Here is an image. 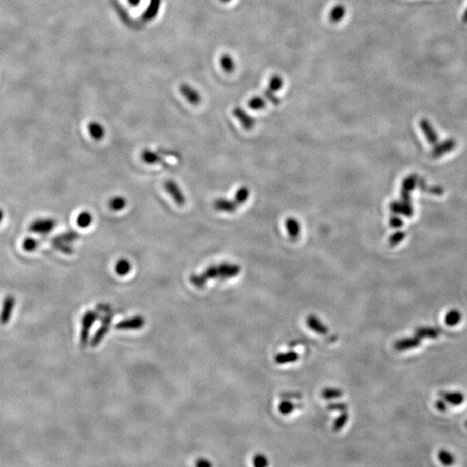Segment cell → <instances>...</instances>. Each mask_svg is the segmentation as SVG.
Returning <instances> with one entry per match:
<instances>
[{"label":"cell","instance_id":"ac0fdd59","mask_svg":"<svg viewBox=\"0 0 467 467\" xmlns=\"http://www.w3.org/2000/svg\"><path fill=\"white\" fill-rule=\"evenodd\" d=\"M440 330L434 327H421L416 329L415 335H417L421 339H437L440 336Z\"/></svg>","mask_w":467,"mask_h":467},{"label":"cell","instance_id":"4dcf8cb0","mask_svg":"<svg viewBox=\"0 0 467 467\" xmlns=\"http://www.w3.org/2000/svg\"><path fill=\"white\" fill-rule=\"evenodd\" d=\"M52 245L55 249H58L63 254H71L74 251V249L70 246V244L63 242V241H61V240H58L55 238L52 240Z\"/></svg>","mask_w":467,"mask_h":467},{"label":"cell","instance_id":"4316f807","mask_svg":"<svg viewBox=\"0 0 467 467\" xmlns=\"http://www.w3.org/2000/svg\"><path fill=\"white\" fill-rule=\"evenodd\" d=\"M55 238L58 239V240H61V241H63V242H65V244H71L72 242H74L79 238V234L77 231H74V230H69V231L61 234V235H57Z\"/></svg>","mask_w":467,"mask_h":467},{"label":"cell","instance_id":"8992f818","mask_svg":"<svg viewBox=\"0 0 467 467\" xmlns=\"http://www.w3.org/2000/svg\"><path fill=\"white\" fill-rule=\"evenodd\" d=\"M15 304H16V300L13 296H7L4 300L2 310L0 312V324L1 325L8 324L12 316Z\"/></svg>","mask_w":467,"mask_h":467},{"label":"cell","instance_id":"bcb514c9","mask_svg":"<svg viewBox=\"0 0 467 467\" xmlns=\"http://www.w3.org/2000/svg\"><path fill=\"white\" fill-rule=\"evenodd\" d=\"M221 1H222V2H223V3H229V2H230V1H232V0H221Z\"/></svg>","mask_w":467,"mask_h":467},{"label":"cell","instance_id":"7dc6e473","mask_svg":"<svg viewBox=\"0 0 467 467\" xmlns=\"http://www.w3.org/2000/svg\"><path fill=\"white\" fill-rule=\"evenodd\" d=\"M465 426H466V427H467V421H466V422H465Z\"/></svg>","mask_w":467,"mask_h":467},{"label":"cell","instance_id":"ffe728a7","mask_svg":"<svg viewBox=\"0 0 467 467\" xmlns=\"http://www.w3.org/2000/svg\"><path fill=\"white\" fill-rule=\"evenodd\" d=\"M298 353L294 351H289V352L279 353L274 358L276 363L278 364H286V363H294L296 361L298 360Z\"/></svg>","mask_w":467,"mask_h":467},{"label":"cell","instance_id":"ab89813d","mask_svg":"<svg viewBox=\"0 0 467 467\" xmlns=\"http://www.w3.org/2000/svg\"><path fill=\"white\" fill-rule=\"evenodd\" d=\"M328 408L331 410H336V411L339 410V411H341V412H344V411L347 410L348 407L347 405L345 404V403L339 402V403H331V404L328 406Z\"/></svg>","mask_w":467,"mask_h":467},{"label":"cell","instance_id":"8fae6325","mask_svg":"<svg viewBox=\"0 0 467 467\" xmlns=\"http://www.w3.org/2000/svg\"><path fill=\"white\" fill-rule=\"evenodd\" d=\"M306 325L311 329V331H314L316 333L320 334V335H325L329 331L327 326L324 325L321 322V320L315 315H310L306 319Z\"/></svg>","mask_w":467,"mask_h":467},{"label":"cell","instance_id":"52a82bcc","mask_svg":"<svg viewBox=\"0 0 467 467\" xmlns=\"http://www.w3.org/2000/svg\"><path fill=\"white\" fill-rule=\"evenodd\" d=\"M144 325H145L144 317L137 316V317H131V319H128V320L121 321V322L115 325V328L117 330H122V331L139 330L140 328L143 327Z\"/></svg>","mask_w":467,"mask_h":467},{"label":"cell","instance_id":"3957f363","mask_svg":"<svg viewBox=\"0 0 467 467\" xmlns=\"http://www.w3.org/2000/svg\"><path fill=\"white\" fill-rule=\"evenodd\" d=\"M98 312L96 311H90L85 313L84 317L82 319V329L81 332V344L82 346L87 344L91 327L93 326L94 323L98 320Z\"/></svg>","mask_w":467,"mask_h":467},{"label":"cell","instance_id":"7bdbcfd3","mask_svg":"<svg viewBox=\"0 0 467 467\" xmlns=\"http://www.w3.org/2000/svg\"><path fill=\"white\" fill-rule=\"evenodd\" d=\"M196 464L198 465V466H210L211 464L207 460H205V459H200L199 461H197Z\"/></svg>","mask_w":467,"mask_h":467},{"label":"cell","instance_id":"6da1fadb","mask_svg":"<svg viewBox=\"0 0 467 467\" xmlns=\"http://www.w3.org/2000/svg\"><path fill=\"white\" fill-rule=\"evenodd\" d=\"M240 272V267L232 263H221L218 265L210 266L200 274H192L190 282L198 288H202L209 279H230L237 276Z\"/></svg>","mask_w":467,"mask_h":467},{"label":"cell","instance_id":"ee69618b","mask_svg":"<svg viewBox=\"0 0 467 467\" xmlns=\"http://www.w3.org/2000/svg\"><path fill=\"white\" fill-rule=\"evenodd\" d=\"M4 217H5V211L0 208V223L3 221Z\"/></svg>","mask_w":467,"mask_h":467},{"label":"cell","instance_id":"9a60e30c","mask_svg":"<svg viewBox=\"0 0 467 467\" xmlns=\"http://www.w3.org/2000/svg\"><path fill=\"white\" fill-rule=\"evenodd\" d=\"M440 396L445 402L453 406H459L464 401V396L461 392H442Z\"/></svg>","mask_w":467,"mask_h":467},{"label":"cell","instance_id":"d590c367","mask_svg":"<svg viewBox=\"0 0 467 467\" xmlns=\"http://www.w3.org/2000/svg\"><path fill=\"white\" fill-rule=\"evenodd\" d=\"M295 405L289 401H283L279 405V411L282 415H287L292 414L295 409Z\"/></svg>","mask_w":467,"mask_h":467},{"label":"cell","instance_id":"b9f144b4","mask_svg":"<svg viewBox=\"0 0 467 467\" xmlns=\"http://www.w3.org/2000/svg\"><path fill=\"white\" fill-rule=\"evenodd\" d=\"M390 225L394 228H401L402 226V221L397 216H393L390 219Z\"/></svg>","mask_w":467,"mask_h":467},{"label":"cell","instance_id":"7a4b0ae2","mask_svg":"<svg viewBox=\"0 0 467 467\" xmlns=\"http://www.w3.org/2000/svg\"><path fill=\"white\" fill-rule=\"evenodd\" d=\"M57 221L55 219L46 217V218H38L30 224L29 230L30 232L36 235H48L55 229Z\"/></svg>","mask_w":467,"mask_h":467},{"label":"cell","instance_id":"60d3db41","mask_svg":"<svg viewBox=\"0 0 467 467\" xmlns=\"http://www.w3.org/2000/svg\"><path fill=\"white\" fill-rule=\"evenodd\" d=\"M435 407L441 412L447 409V405L445 404V400H438L437 402H435Z\"/></svg>","mask_w":467,"mask_h":467},{"label":"cell","instance_id":"836d02e7","mask_svg":"<svg viewBox=\"0 0 467 467\" xmlns=\"http://www.w3.org/2000/svg\"><path fill=\"white\" fill-rule=\"evenodd\" d=\"M39 240H36L35 238L27 237L23 240L22 248L25 252L35 251L39 248Z\"/></svg>","mask_w":467,"mask_h":467},{"label":"cell","instance_id":"603a6c76","mask_svg":"<svg viewBox=\"0 0 467 467\" xmlns=\"http://www.w3.org/2000/svg\"><path fill=\"white\" fill-rule=\"evenodd\" d=\"M92 221H93V216L88 211H82L77 216V226L82 228V229L89 227L91 223H92Z\"/></svg>","mask_w":467,"mask_h":467},{"label":"cell","instance_id":"d6a6232c","mask_svg":"<svg viewBox=\"0 0 467 467\" xmlns=\"http://www.w3.org/2000/svg\"><path fill=\"white\" fill-rule=\"evenodd\" d=\"M438 458L440 459V461L445 465H451L455 461L454 455L446 450H440L438 453Z\"/></svg>","mask_w":467,"mask_h":467},{"label":"cell","instance_id":"f546056e","mask_svg":"<svg viewBox=\"0 0 467 467\" xmlns=\"http://www.w3.org/2000/svg\"><path fill=\"white\" fill-rule=\"evenodd\" d=\"M344 395L343 391L339 388H326L322 391L323 398L325 400L338 399Z\"/></svg>","mask_w":467,"mask_h":467},{"label":"cell","instance_id":"d6986e66","mask_svg":"<svg viewBox=\"0 0 467 467\" xmlns=\"http://www.w3.org/2000/svg\"><path fill=\"white\" fill-rule=\"evenodd\" d=\"M286 228H287L288 235L292 239H296L300 235L301 225L296 219L292 218V217L287 219L286 221Z\"/></svg>","mask_w":467,"mask_h":467},{"label":"cell","instance_id":"e0dca14e","mask_svg":"<svg viewBox=\"0 0 467 467\" xmlns=\"http://www.w3.org/2000/svg\"><path fill=\"white\" fill-rule=\"evenodd\" d=\"M181 92L183 94V96L185 97L186 100L188 101V102L192 104V105H197L201 102V96H200L199 94L197 91L194 90L193 88L189 87V86H182L181 88Z\"/></svg>","mask_w":467,"mask_h":467},{"label":"cell","instance_id":"484cf974","mask_svg":"<svg viewBox=\"0 0 467 467\" xmlns=\"http://www.w3.org/2000/svg\"><path fill=\"white\" fill-rule=\"evenodd\" d=\"M126 206V199L122 196H116L109 201V207L112 211H120Z\"/></svg>","mask_w":467,"mask_h":467},{"label":"cell","instance_id":"2e32d148","mask_svg":"<svg viewBox=\"0 0 467 467\" xmlns=\"http://www.w3.org/2000/svg\"><path fill=\"white\" fill-rule=\"evenodd\" d=\"M346 15V8L344 5H337V6H334L331 9V11H330V14H329V18H330V21L333 24H338V23L341 22L342 20H344V16Z\"/></svg>","mask_w":467,"mask_h":467},{"label":"cell","instance_id":"277c9868","mask_svg":"<svg viewBox=\"0 0 467 467\" xmlns=\"http://www.w3.org/2000/svg\"><path fill=\"white\" fill-rule=\"evenodd\" d=\"M164 189L167 193L172 197L173 201L178 205V206H183L186 203L185 195L183 194L180 187L178 186V183L175 181L167 180L164 182Z\"/></svg>","mask_w":467,"mask_h":467},{"label":"cell","instance_id":"7402d4cb","mask_svg":"<svg viewBox=\"0 0 467 467\" xmlns=\"http://www.w3.org/2000/svg\"><path fill=\"white\" fill-rule=\"evenodd\" d=\"M132 269V264L128 259H120L115 264V272L118 275L126 276L130 273Z\"/></svg>","mask_w":467,"mask_h":467},{"label":"cell","instance_id":"8d00e7d4","mask_svg":"<svg viewBox=\"0 0 467 467\" xmlns=\"http://www.w3.org/2000/svg\"><path fill=\"white\" fill-rule=\"evenodd\" d=\"M405 237H406V233L402 232V231H397V232L394 233L393 235H391L390 238H389V244L392 246H396V244H399L401 241L404 240Z\"/></svg>","mask_w":467,"mask_h":467},{"label":"cell","instance_id":"7c38bea8","mask_svg":"<svg viewBox=\"0 0 467 467\" xmlns=\"http://www.w3.org/2000/svg\"><path fill=\"white\" fill-rule=\"evenodd\" d=\"M420 126H421V130L423 132V134H425V137H426L429 144L430 145H435L438 142V135L428 120H426V119H422L421 120V122H420Z\"/></svg>","mask_w":467,"mask_h":467},{"label":"cell","instance_id":"44dd1931","mask_svg":"<svg viewBox=\"0 0 467 467\" xmlns=\"http://www.w3.org/2000/svg\"><path fill=\"white\" fill-rule=\"evenodd\" d=\"M88 132L90 136L96 141L102 140L105 136V129L98 122H91L88 125Z\"/></svg>","mask_w":467,"mask_h":467},{"label":"cell","instance_id":"83f0119b","mask_svg":"<svg viewBox=\"0 0 467 467\" xmlns=\"http://www.w3.org/2000/svg\"><path fill=\"white\" fill-rule=\"evenodd\" d=\"M462 319V315L457 310H452L449 311L445 317V322L449 326H454L458 325Z\"/></svg>","mask_w":467,"mask_h":467},{"label":"cell","instance_id":"5bb4252c","mask_svg":"<svg viewBox=\"0 0 467 467\" xmlns=\"http://www.w3.org/2000/svg\"><path fill=\"white\" fill-rule=\"evenodd\" d=\"M455 146H456L455 140H445V141H443L442 143L439 144V145L434 149L433 153H432V155H433L434 158H439V157H441V156L444 155L445 153H449V152H451L452 150H454Z\"/></svg>","mask_w":467,"mask_h":467},{"label":"cell","instance_id":"f6af8a7d","mask_svg":"<svg viewBox=\"0 0 467 467\" xmlns=\"http://www.w3.org/2000/svg\"><path fill=\"white\" fill-rule=\"evenodd\" d=\"M462 20H463V22L466 23L467 24V8L465 9V11H464V14H463Z\"/></svg>","mask_w":467,"mask_h":467},{"label":"cell","instance_id":"1f68e13d","mask_svg":"<svg viewBox=\"0 0 467 467\" xmlns=\"http://www.w3.org/2000/svg\"><path fill=\"white\" fill-rule=\"evenodd\" d=\"M249 190L247 187H241L239 189L235 196V201L239 206L244 204V202H247L249 199Z\"/></svg>","mask_w":467,"mask_h":467},{"label":"cell","instance_id":"5b68a950","mask_svg":"<svg viewBox=\"0 0 467 467\" xmlns=\"http://www.w3.org/2000/svg\"><path fill=\"white\" fill-rule=\"evenodd\" d=\"M112 311H110V312L106 313V316L102 319V325L100 327L98 331H96V333L95 334V336H94L93 339L91 341V346L92 347L97 346L101 343V340L104 339V337L106 336V334L109 331L110 325H111V322H112Z\"/></svg>","mask_w":467,"mask_h":467},{"label":"cell","instance_id":"4fadbf2b","mask_svg":"<svg viewBox=\"0 0 467 467\" xmlns=\"http://www.w3.org/2000/svg\"><path fill=\"white\" fill-rule=\"evenodd\" d=\"M239 205L234 201L224 199V198H218L214 202V208L216 211H221V212H227V213H234Z\"/></svg>","mask_w":467,"mask_h":467},{"label":"cell","instance_id":"f35d334b","mask_svg":"<svg viewBox=\"0 0 467 467\" xmlns=\"http://www.w3.org/2000/svg\"><path fill=\"white\" fill-rule=\"evenodd\" d=\"M254 465L257 467H263L268 465V459L263 454H257L254 458Z\"/></svg>","mask_w":467,"mask_h":467},{"label":"cell","instance_id":"d4e9b609","mask_svg":"<svg viewBox=\"0 0 467 467\" xmlns=\"http://www.w3.org/2000/svg\"><path fill=\"white\" fill-rule=\"evenodd\" d=\"M220 63H221L222 69H223L224 71L227 72V73H231V72L235 70V61L233 59L232 57H230L228 54H225V55L221 57Z\"/></svg>","mask_w":467,"mask_h":467},{"label":"cell","instance_id":"f1b7e54d","mask_svg":"<svg viewBox=\"0 0 467 467\" xmlns=\"http://www.w3.org/2000/svg\"><path fill=\"white\" fill-rule=\"evenodd\" d=\"M266 104H267V101H265V99L259 97V96H254L249 100L248 105L250 109L259 111V110L265 108Z\"/></svg>","mask_w":467,"mask_h":467},{"label":"cell","instance_id":"cb8c5ba5","mask_svg":"<svg viewBox=\"0 0 467 467\" xmlns=\"http://www.w3.org/2000/svg\"><path fill=\"white\" fill-rule=\"evenodd\" d=\"M283 85H284L283 78L279 74H274L273 77H271L270 79H269L268 88L270 89L271 91H273V93H277L279 90H282V88H283Z\"/></svg>","mask_w":467,"mask_h":467},{"label":"cell","instance_id":"30bf717a","mask_svg":"<svg viewBox=\"0 0 467 467\" xmlns=\"http://www.w3.org/2000/svg\"><path fill=\"white\" fill-rule=\"evenodd\" d=\"M141 159L147 164H161L164 166H168L167 162L164 160V158L160 154L156 153L154 151L150 149H145L141 153Z\"/></svg>","mask_w":467,"mask_h":467},{"label":"cell","instance_id":"ba28073f","mask_svg":"<svg viewBox=\"0 0 467 467\" xmlns=\"http://www.w3.org/2000/svg\"><path fill=\"white\" fill-rule=\"evenodd\" d=\"M422 339L421 338H419L417 335H415V337L413 338H407V339H400L398 341H396L394 344V347L396 349V350L398 351H404V350H408L410 349H414V348L418 347L419 345H421V342Z\"/></svg>","mask_w":467,"mask_h":467},{"label":"cell","instance_id":"74e56055","mask_svg":"<svg viewBox=\"0 0 467 467\" xmlns=\"http://www.w3.org/2000/svg\"><path fill=\"white\" fill-rule=\"evenodd\" d=\"M275 94L273 93V91H271L270 89H268V88H267L264 91V96L267 99V101H270L271 103L273 104V105H279L281 103V100L276 96Z\"/></svg>","mask_w":467,"mask_h":467},{"label":"cell","instance_id":"9c48e42d","mask_svg":"<svg viewBox=\"0 0 467 467\" xmlns=\"http://www.w3.org/2000/svg\"><path fill=\"white\" fill-rule=\"evenodd\" d=\"M233 114L235 117L237 118L238 120L240 121V124L244 126L245 130H251L255 125V119L252 117L245 110L242 109L241 107H235Z\"/></svg>","mask_w":467,"mask_h":467},{"label":"cell","instance_id":"e575fe53","mask_svg":"<svg viewBox=\"0 0 467 467\" xmlns=\"http://www.w3.org/2000/svg\"><path fill=\"white\" fill-rule=\"evenodd\" d=\"M348 420H349V415H348V413H346V411L342 413L341 415H339V417L336 419V421H334V430H335V431L341 430V429L345 426V424L347 423Z\"/></svg>","mask_w":467,"mask_h":467}]
</instances>
